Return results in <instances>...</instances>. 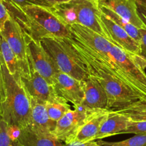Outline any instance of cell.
Segmentation results:
<instances>
[{
	"label": "cell",
	"mask_w": 146,
	"mask_h": 146,
	"mask_svg": "<svg viewBox=\"0 0 146 146\" xmlns=\"http://www.w3.org/2000/svg\"><path fill=\"white\" fill-rule=\"evenodd\" d=\"M67 38L85 64L88 75L96 78L105 90L108 97V110L121 111L142 101L138 94L118 78L113 70L96 51L72 34Z\"/></svg>",
	"instance_id": "cell-1"
},
{
	"label": "cell",
	"mask_w": 146,
	"mask_h": 146,
	"mask_svg": "<svg viewBox=\"0 0 146 146\" xmlns=\"http://www.w3.org/2000/svg\"><path fill=\"white\" fill-rule=\"evenodd\" d=\"M4 5L24 33L34 39L41 40L49 35L71 36L69 26L56 15L50 6L30 4L21 7L12 4Z\"/></svg>",
	"instance_id": "cell-2"
},
{
	"label": "cell",
	"mask_w": 146,
	"mask_h": 146,
	"mask_svg": "<svg viewBox=\"0 0 146 146\" xmlns=\"http://www.w3.org/2000/svg\"><path fill=\"white\" fill-rule=\"evenodd\" d=\"M5 86V98L0 118L9 125L24 128L31 125V98L21 80L16 79L0 58Z\"/></svg>",
	"instance_id": "cell-3"
},
{
	"label": "cell",
	"mask_w": 146,
	"mask_h": 146,
	"mask_svg": "<svg viewBox=\"0 0 146 146\" xmlns=\"http://www.w3.org/2000/svg\"><path fill=\"white\" fill-rule=\"evenodd\" d=\"M40 41L60 71L80 81L88 78V73L85 64L78 57L67 37L49 35Z\"/></svg>",
	"instance_id": "cell-4"
},
{
	"label": "cell",
	"mask_w": 146,
	"mask_h": 146,
	"mask_svg": "<svg viewBox=\"0 0 146 146\" xmlns=\"http://www.w3.org/2000/svg\"><path fill=\"white\" fill-rule=\"evenodd\" d=\"M113 59V71L125 85L146 101V73L140 64L141 56L132 55L115 45L111 51Z\"/></svg>",
	"instance_id": "cell-5"
},
{
	"label": "cell",
	"mask_w": 146,
	"mask_h": 146,
	"mask_svg": "<svg viewBox=\"0 0 146 146\" xmlns=\"http://www.w3.org/2000/svg\"><path fill=\"white\" fill-rule=\"evenodd\" d=\"M68 3L74 11L76 24L84 26L108 39L97 0H70Z\"/></svg>",
	"instance_id": "cell-6"
},
{
	"label": "cell",
	"mask_w": 146,
	"mask_h": 146,
	"mask_svg": "<svg viewBox=\"0 0 146 146\" xmlns=\"http://www.w3.org/2000/svg\"><path fill=\"white\" fill-rule=\"evenodd\" d=\"M25 38L30 66L53 85L54 77L58 71L55 62L40 40L34 39L26 34Z\"/></svg>",
	"instance_id": "cell-7"
},
{
	"label": "cell",
	"mask_w": 146,
	"mask_h": 146,
	"mask_svg": "<svg viewBox=\"0 0 146 146\" xmlns=\"http://www.w3.org/2000/svg\"><path fill=\"white\" fill-rule=\"evenodd\" d=\"M1 33L18 59L21 69L20 75L29 73L31 66L29 61L25 34L21 26L11 16Z\"/></svg>",
	"instance_id": "cell-8"
},
{
	"label": "cell",
	"mask_w": 146,
	"mask_h": 146,
	"mask_svg": "<svg viewBox=\"0 0 146 146\" xmlns=\"http://www.w3.org/2000/svg\"><path fill=\"white\" fill-rule=\"evenodd\" d=\"M94 111H87L81 107L71 109L57 121L52 134L64 143H72L80 128Z\"/></svg>",
	"instance_id": "cell-9"
},
{
	"label": "cell",
	"mask_w": 146,
	"mask_h": 146,
	"mask_svg": "<svg viewBox=\"0 0 146 146\" xmlns=\"http://www.w3.org/2000/svg\"><path fill=\"white\" fill-rule=\"evenodd\" d=\"M69 28L72 35L96 51L113 70L114 61L111 54L113 44L104 36L81 24H72Z\"/></svg>",
	"instance_id": "cell-10"
},
{
	"label": "cell",
	"mask_w": 146,
	"mask_h": 146,
	"mask_svg": "<svg viewBox=\"0 0 146 146\" xmlns=\"http://www.w3.org/2000/svg\"><path fill=\"white\" fill-rule=\"evenodd\" d=\"M20 80L30 98L46 104L58 98L54 86L31 67L30 72L20 75Z\"/></svg>",
	"instance_id": "cell-11"
},
{
	"label": "cell",
	"mask_w": 146,
	"mask_h": 146,
	"mask_svg": "<svg viewBox=\"0 0 146 146\" xmlns=\"http://www.w3.org/2000/svg\"><path fill=\"white\" fill-rule=\"evenodd\" d=\"M53 86L58 96L72 104L74 108L81 107L84 97L82 81L58 70Z\"/></svg>",
	"instance_id": "cell-12"
},
{
	"label": "cell",
	"mask_w": 146,
	"mask_h": 146,
	"mask_svg": "<svg viewBox=\"0 0 146 146\" xmlns=\"http://www.w3.org/2000/svg\"><path fill=\"white\" fill-rule=\"evenodd\" d=\"M101 18L106 31L108 39L112 44L122 48L128 54L140 56L141 45L139 43L137 42L123 29L121 28L109 17L102 14Z\"/></svg>",
	"instance_id": "cell-13"
},
{
	"label": "cell",
	"mask_w": 146,
	"mask_h": 146,
	"mask_svg": "<svg viewBox=\"0 0 146 146\" xmlns=\"http://www.w3.org/2000/svg\"><path fill=\"white\" fill-rule=\"evenodd\" d=\"M81 81L84 97L81 108L89 111L108 110V97L100 83L90 75Z\"/></svg>",
	"instance_id": "cell-14"
},
{
	"label": "cell",
	"mask_w": 146,
	"mask_h": 146,
	"mask_svg": "<svg viewBox=\"0 0 146 146\" xmlns=\"http://www.w3.org/2000/svg\"><path fill=\"white\" fill-rule=\"evenodd\" d=\"M100 6L112 10L118 15L128 20L138 28L146 27L138 11L135 0H97Z\"/></svg>",
	"instance_id": "cell-15"
},
{
	"label": "cell",
	"mask_w": 146,
	"mask_h": 146,
	"mask_svg": "<svg viewBox=\"0 0 146 146\" xmlns=\"http://www.w3.org/2000/svg\"><path fill=\"white\" fill-rule=\"evenodd\" d=\"M17 141L24 146H63L53 134L46 133L29 125L20 129Z\"/></svg>",
	"instance_id": "cell-16"
},
{
	"label": "cell",
	"mask_w": 146,
	"mask_h": 146,
	"mask_svg": "<svg viewBox=\"0 0 146 146\" xmlns=\"http://www.w3.org/2000/svg\"><path fill=\"white\" fill-rule=\"evenodd\" d=\"M110 111L107 109L94 111L80 128L73 142H88L94 141L103 123L108 118Z\"/></svg>",
	"instance_id": "cell-17"
},
{
	"label": "cell",
	"mask_w": 146,
	"mask_h": 146,
	"mask_svg": "<svg viewBox=\"0 0 146 146\" xmlns=\"http://www.w3.org/2000/svg\"><path fill=\"white\" fill-rule=\"evenodd\" d=\"M131 121L129 117L125 114L111 111L108 118L103 123L99 131L96 135L94 141L121 134L128 128Z\"/></svg>",
	"instance_id": "cell-18"
},
{
	"label": "cell",
	"mask_w": 146,
	"mask_h": 146,
	"mask_svg": "<svg viewBox=\"0 0 146 146\" xmlns=\"http://www.w3.org/2000/svg\"><path fill=\"white\" fill-rule=\"evenodd\" d=\"M31 98V125L46 133L52 134L56 122L48 116L44 103Z\"/></svg>",
	"instance_id": "cell-19"
},
{
	"label": "cell",
	"mask_w": 146,
	"mask_h": 146,
	"mask_svg": "<svg viewBox=\"0 0 146 146\" xmlns=\"http://www.w3.org/2000/svg\"><path fill=\"white\" fill-rule=\"evenodd\" d=\"M0 58L5 64L10 74L15 77L16 79L20 80L21 69H20L19 63L15 54L6 41L4 37L3 36L1 31H0Z\"/></svg>",
	"instance_id": "cell-20"
},
{
	"label": "cell",
	"mask_w": 146,
	"mask_h": 146,
	"mask_svg": "<svg viewBox=\"0 0 146 146\" xmlns=\"http://www.w3.org/2000/svg\"><path fill=\"white\" fill-rule=\"evenodd\" d=\"M99 7L102 14H104V15L109 17V18L111 19H112L114 22L116 23V24H118V25H119L121 28L125 30L131 37H133V38L137 42L139 43L140 45H141V36L139 28L135 27V25H133V24H131V22H129L128 20L124 19L123 17H122L121 16L117 14L116 13H115L114 11H113L112 10L108 9L107 7L100 5Z\"/></svg>",
	"instance_id": "cell-21"
},
{
	"label": "cell",
	"mask_w": 146,
	"mask_h": 146,
	"mask_svg": "<svg viewBox=\"0 0 146 146\" xmlns=\"http://www.w3.org/2000/svg\"><path fill=\"white\" fill-rule=\"evenodd\" d=\"M68 103V101L61 97H58L54 101L46 103V108L50 118L52 121L57 122L60 118H62L71 109V106Z\"/></svg>",
	"instance_id": "cell-22"
},
{
	"label": "cell",
	"mask_w": 146,
	"mask_h": 146,
	"mask_svg": "<svg viewBox=\"0 0 146 146\" xmlns=\"http://www.w3.org/2000/svg\"><path fill=\"white\" fill-rule=\"evenodd\" d=\"M99 141L106 146H146V134H137L132 138L118 142H107L102 140Z\"/></svg>",
	"instance_id": "cell-23"
},
{
	"label": "cell",
	"mask_w": 146,
	"mask_h": 146,
	"mask_svg": "<svg viewBox=\"0 0 146 146\" xmlns=\"http://www.w3.org/2000/svg\"><path fill=\"white\" fill-rule=\"evenodd\" d=\"M0 146H13V141L9 134V125L0 118Z\"/></svg>",
	"instance_id": "cell-24"
},
{
	"label": "cell",
	"mask_w": 146,
	"mask_h": 146,
	"mask_svg": "<svg viewBox=\"0 0 146 146\" xmlns=\"http://www.w3.org/2000/svg\"><path fill=\"white\" fill-rule=\"evenodd\" d=\"M146 134V121H131L128 128L123 131L122 133Z\"/></svg>",
	"instance_id": "cell-25"
},
{
	"label": "cell",
	"mask_w": 146,
	"mask_h": 146,
	"mask_svg": "<svg viewBox=\"0 0 146 146\" xmlns=\"http://www.w3.org/2000/svg\"><path fill=\"white\" fill-rule=\"evenodd\" d=\"M121 113H142L146 112V101H139L134 104L131 106L125 109L118 111Z\"/></svg>",
	"instance_id": "cell-26"
},
{
	"label": "cell",
	"mask_w": 146,
	"mask_h": 146,
	"mask_svg": "<svg viewBox=\"0 0 146 146\" xmlns=\"http://www.w3.org/2000/svg\"><path fill=\"white\" fill-rule=\"evenodd\" d=\"M4 4H12L15 5L23 6L30 4H38V5L49 6L44 0H1Z\"/></svg>",
	"instance_id": "cell-27"
},
{
	"label": "cell",
	"mask_w": 146,
	"mask_h": 146,
	"mask_svg": "<svg viewBox=\"0 0 146 146\" xmlns=\"http://www.w3.org/2000/svg\"><path fill=\"white\" fill-rule=\"evenodd\" d=\"M10 17L11 15L7 8L4 5L3 1L0 0V31H3L6 22L10 18Z\"/></svg>",
	"instance_id": "cell-28"
},
{
	"label": "cell",
	"mask_w": 146,
	"mask_h": 146,
	"mask_svg": "<svg viewBox=\"0 0 146 146\" xmlns=\"http://www.w3.org/2000/svg\"><path fill=\"white\" fill-rule=\"evenodd\" d=\"M141 33V56L146 61V27L139 29Z\"/></svg>",
	"instance_id": "cell-29"
},
{
	"label": "cell",
	"mask_w": 146,
	"mask_h": 146,
	"mask_svg": "<svg viewBox=\"0 0 146 146\" xmlns=\"http://www.w3.org/2000/svg\"><path fill=\"white\" fill-rule=\"evenodd\" d=\"M5 98V86H4V77H3L2 70L0 64V117L2 111V105Z\"/></svg>",
	"instance_id": "cell-30"
},
{
	"label": "cell",
	"mask_w": 146,
	"mask_h": 146,
	"mask_svg": "<svg viewBox=\"0 0 146 146\" xmlns=\"http://www.w3.org/2000/svg\"><path fill=\"white\" fill-rule=\"evenodd\" d=\"M63 146H106L103 145L98 140L96 141H91L88 142H72L70 143H64Z\"/></svg>",
	"instance_id": "cell-31"
},
{
	"label": "cell",
	"mask_w": 146,
	"mask_h": 146,
	"mask_svg": "<svg viewBox=\"0 0 146 146\" xmlns=\"http://www.w3.org/2000/svg\"><path fill=\"white\" fill-rule=\"evenodd\" d=\"M128 115L131 121H146V112L131 113H123Z\"/></svg>",
	"instance_id": "cell-32"
},
{
	"label": "cell",
	"mask_w": 146,
	"mask_h": 146,
	"mask_svg": "<svg viewBox=\"0 0 146 146\" xmlns=\"http://www.w3.org/2000/svg\"><path fill=\"white\" fill-rule=\"evenodd\" d=\"M44 1H45L50 7H51V6L56 5V4L66 2V1H70V0H44Z\"/></svg>",
	"instance_id": "cell-33"
},
{
	"label": "cell",
	"mask_w": 146,
	"mask_h": 146,
	"mask_svg": "<svg viewBox=\"0 0 146 146\" xmlns=\"http://www.w3.org/2000/svg\"><path fill=\"white\" fill-rule=\"evenodd\" d=\"M138 11H139V14L141 15L142 19L143 20L144 22L146 24V9L138 6Z\"/></svg>",
	"instance_id": "cell-34"
},
{
	"label": "cell",
	"mask_w": 146,
	"mask_h": 146,
	"mask_svg": "<svg viewBox=\"0 0 146 146\" xmlns=\"http://www.w3.org/2000/svg\"><path fill=\"white\" fill-rule=\"evenodd\" d=\"M135 1L138 6L146 9V0H135Z\"/></svg>",
	"instance_id": "cell-35"
},
{
	"label": "cell",
	"mask_w": 146,
	"mask_h": 146,
	"mask_svg": "<svg viewBox=\"0 0 146 146\" xmlns=\"http://www.w3.org/2000/svg\"><path fill=\"white\" fill-rule=\"evenodd\" d=\"M13 146H24V145H21V144L17 140V141H13Z\"/></svg>",
	"instance_id": "cell-36"
}]
</instances>
